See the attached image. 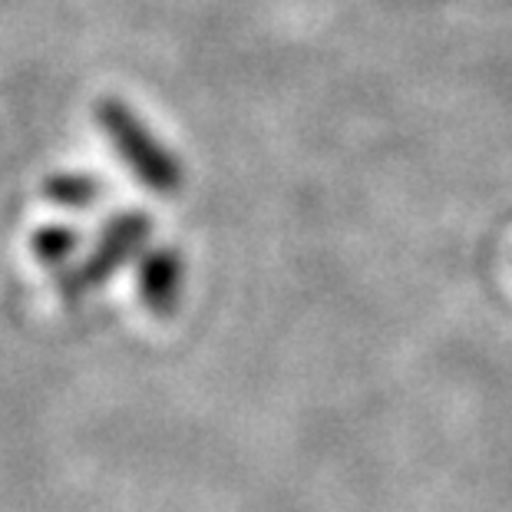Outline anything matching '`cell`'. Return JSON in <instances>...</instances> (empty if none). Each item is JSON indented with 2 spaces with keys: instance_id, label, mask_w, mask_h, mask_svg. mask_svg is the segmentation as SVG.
<instances>
[{
  "instance_id": "obj_4",
  "label": "cell",
  "mask_w": 512,
  "mask_h": 512,
  "mask_svg": "<svg viewBox=\"0 0 512 512\" xmlns=\"http://www.w3.org/2000/svg\"><path fill=\"white\" fill-rule=\"evenodd\" d=\"M43 195L60 209H90L103 195V185L86 172H57L43 185Z\"/></svg>"
},
{
  "instance_id": "obj_1",
  "label": "cell",
  "mask_w": 512,
  "mask_h": 512,
  "mask_svg": "<svg viewBox=\"0 0 512 512\" xmlns=\"http://www.w3.org/2000/svg\"><path fill=\"white\" fill-rule=\"evenodd\" d=\"M96 119H100L103 133L110 136L119 159L133 169V176L146 185V189L159 195H172L182 189V166L169 156V149L149 133L133 110L119 100H103L96 106Z\"/></svg>"
},
{
  "instance_id": "obj_3",
  "label": "cell",
  "mask_w": 512,
  "mask_h": 512,
  "mask_svg": "<svg viewBox=\"0 0 512 512\" xmlns=\"http://www.w3.org/2000/svg\"><path fill=\"white\" fill-rule=\"evenodd\" d=\"M139 294L156 318H169L182 298V258L172 248H152L139 261Z\"/></svg>"
},
{
  "instance_id": "obj_5",
  "label": "cell",
  "mask_w": 512,
  "mask_h": 512,
  "mask_svg": "<svg viewBox=\"0 0 512 512\" xmlns=\"http://www.w3.org/2000/svg\"><path fill=\"white\" fill-rule=\"evenodd\" d=\"M30 248H34V255L43 261V265H63V261L76 252V232L73 228H63V225L37 228Z\"/></svg>"
},
{
  "instance_id": "obj_2",
  "label": "cell",
  "mask_w": 512,
  "mask_h": 512,
  "mask_svg": "<svg viewBox=\"0 0 512 512\" xmlns=\"http://www.w3.org/2000/svg\"><path fill=\"white\" fill-rule=\"evenodd\" d=\"M149 232H152V222L139 212L113 219L106 225V232L100 235V245L93 248L90 258L63 278V285H60L63 298L76 301V298H83L86 291H93L96 285H103L119 265H126V261L136 255V248L146 242Z\"/></svg>"
}]
</instances>
